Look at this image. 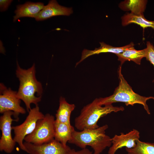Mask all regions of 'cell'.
Here are the masks:
<instances>
[{
	"label": "cell",
	"instance_id": "cell-1",
	"mask_svg": "<svg viewBox=\"0 0 154 154\" xmlns=\"http://www.w3.org/2000/svg\"><path fill=\"white\" fill-rule=\"evenodd\" d=\"M17 65L16 74L19 81L17 96L24 102L29 112L31 104L37 105L40 101L43 91L42 85L36 78L35 64L27 69L21 68L17 61Z\"/></svg>",
	"mask_w": 154,
	"mask_h": 154
},
{
	"label": "cell",
	"instance_id": "cell-2",
	"mask_svg": "<svg viewBox=\"0 0 154 154\" xmlns=\"http://www.w3.org/2000/svg\"><path fill=\"white\" fill-rule=\"evenodd\" d=\"M108 127V125L106 124L94 129H85L80 131L74 130L68 142L82 149L90 146L94 150L93 154H100L112 145L111 138L106 133Z\"/></svg>",
	"mask_w": 154,
	"mask_h": 154
},
{
	"label": "cell",
	"instance_id": "cell-3",
	"mask_svg": "<svg viewBox=\"0 0 154 154\" xmlns=\"http://www.w3.org/2000/svg\"><path fill=\"white\" fill-rule=\"evenodd\" d=\"M121 66L120 65L118 70L119 84L114 93L108 97L97 98L98 103L102 106L118 102L124 103L126 106H133L135 104H139L143 105L148 114H150L146 102L150 99L154 100V97L142 96L134 92L124 78L121 73Z\"/></svg>",
	"mask_w": 154,
	"mask_h": 154
},
{
	"label": "cell",
	"instance_id": "cell-4",
	"mask_svg": "<svg viewBox=\"0 0 154 154\" xmlns=\"http://www.w3.org/2000/svg\"><path fill=\"white\" fill-rule=\"evenodd\" d=\"M124 110L122 106H114L112 104L102 106L99 104L96 98L82 109L80 114L74 119L75 126L80 131L97 128L99 127L97 123L101 117L112 112Z\"/></svg>",
	"mask_w": 154,
	"mask_h": 154
},
{
	"label": "cell",
	"instance_id": "cell-5",
	"mask_svg": "<svg viewBox=\"0 0 154 154\" xmlns=\"http://www.w3.org/2000/svg\"><path fill=\"white\" fill-rule=\"evenodd\" d=\"M54 117L49 114L38 120L33 131L24 138L25 142L36 145L49 142L54 139Z\"/></svg>",
	"mask_w": 154,
	"mask_h": 154
},
{
	"label": "cell",
	"instance_id": "cell-6",
	"mask_svg": "<svg viewBox=\"0 0 154 154\" xmlns=\"http://www.w3.org/2000/svg\"><path fill=\"white\" fill-rule=\"evenodd\" d=\"M44 116L40 111L38 105H36L31 109L23 122L20 125L12 126L14 134L13 140L22 150L27 152L23 144L24 139L33 131L38 121L43 118Z\"/></svg>",
	"mask_w": 154,
	"mask_h": 154
},
{
	"label": "cell",
	"instance_id": "cell-7",
	"mask_svg": "<svg viewBox=\"0 0 154 154\" xmlns=\"http://www.w3.org/2000/svg\"><path fill=\"white\" fill-rule=\"evenodd\" d=\"M21 100L17 96V92L8 88L3 84H0V113L7 111L14 112L13 116L17 121L20 114H24L25 109L20 105Z\"/></svg>",
	"mask_w": 154,
	"mask_h": 154
},
{
	"label": "cell",
	"instance_id": "cell-8",
	"mask_svg": "<svg viewBox=\"0 0 154 154\" xmlns=\"http://www.w3.org/2000/svg\"><path fill=\"white\" fill-rule=\"evenodd\" d=\"M14 112L9 111L3 114L0 117V129L1 136L0 139V151L10 153L13 150L16 143L11 135V124L13 121H17L12 118Z\"/></svg>",
	"mask_w": 154,
	"mask_h": 154
},
{
	"label": "cell",
	"instance_id": "cell-9",
	"mask_svg": "<svg viewBox=\"0 0 154 154\" xmlns=\"http://www.w3.org/2000/svg\"><path fill=\"white\" fill-rule=\"evenodd\" d=\"M23 144L29 154H66L70 148L64 147L54 139L50 141L39 145L25 142Z\"/></svg>",
	"mask_w": 154,
	"mask_h": 154
},
{
	"label": "cell",
	"instance_id": "cell-10",
	"mask_svg": "<svg viewBox=\"0 0 154 154\" xmlns=\"http://www.w3.org/2000/svg\"><path fill=\"white\" fill-rule=\"evenodd\" d=\"M140 138V132L133 129L127 133H121L120 135H115L111 139L112 145L110 147L108 154H115L119 149L123 147L130 149L134 147L136 142Z\"/></svg>",
	"mask_w": 154,
	"mask_h": 154
},
{
	"label": "cell",
	"instance_id": "cell-11",
	"mask_svg": "<svg viewBox=\"0 0 154 154\" xmlns=\"http://www.w3.org/2000/svg\"><path fill=\"white\" fill-rule=\"evenodd\" d=\"M73 12L72 7L60 5L56 0H52L47 5L44 6L35 19L37 21H43L55 16H69Z\"/></svg>",
	"mask_w": 154,
	"mask_h": 154
},
{
	"label": "cell",
	"instance_id": "cell-12",
	"mask_svg": "<svg viewBox=\"0 0 154 154\" xmlns=\"http://www.w3.org/2000/svg\"><path fill=\"white\" fill-rule=\"evenodd\" d=\"M100 46L99 48H95L94 50L84 49L82 53L81 59L76 63V66H77L84 59L92 55L106 52L118 54L122 52L128 48L133 46L134 45L133 42H131L130 44L123 46L115 47L107 44L103 42H100Z\"/></svg>",
	"mask_w": 154,
	"mask_h": 154
},
{
	"label": "cell",
	"instance_id": "cell-13",
	"mask_svg": "<svg viewBox=\"0 0 154 154\" xmlns=\"http://www.w3.org/2000/svg\"><path fill=\"white\" fill-rule=\"evenodd\" d=\"M44 6L43 3L40 2H27L24 4L18 5L15 11V15L13 17V21L23 17L35 18Z\"/></svg>",
	"mask_w": 154,
	"mask_h": 154
},
{
	"label": "cell",
	"instance_id": "cell-14",
	"mask_svg": "<svg viewBox=\"0 0 154 154\" xmlns=\"http://www.w3.org/2000/svg\"><path fill=\"white\" fill-rule=\"evenodd\" d=\"M74 127L71 125L56 122L54 123V139L60 142L64 147L71 138Z\"/></svg>",
	"mask_w": 154,
	"mask_h": 154
},
{
	"label": "cell",
	"instance_id": "cell-15",
	"mask_svg": "<svg viewBox=\"0 0 154 154\" xmlns=\"http://www.w3.org/2000/svg\"><path fill=\"white\" fill-rule=\"evenodd\" d=\"M75 106L68 103L65 99L62 96L59 99V105L56 114L55 121L58 122L71 125L70 117Z\"/></svg>",
	"mask_w": 154,
	"mask_h": 154
},
{
	"label": "cell",
	"instance_id": "cell-16",
	"mask_svg": "<svg viewBox=\"0 0 154 154\" xmlns=\"http://www.w3.org/2000/svg\"><path fill=\"white\" fill-rule=\"evenodd\" d=\"M121 19V24L123 26L133 23L139 25L143 30L147 27L154 29V21L147 20L145 18L144 15L128 13L124 15Z\"/></svg>",
	"mask_w": 154,
	"mask_h": 154
},
{
	"label": "cell",
	"instance_id": "cell-17",
	"mask_svg": "<svg viewBox=\"0 0 154 154\" xmlns=\"http://www.w3.org/2000/svg\"><path fill=\"white\" fill-rule=\"evenodd\" d=\"M118 60L122 65L126 61H133L136 64H140L142 58L145 57V49L137 50L133 46L127 49L122 52L116 54Z\"/></svg>",
	"mask_w": 154,
	"mask_h": 154
},
{
	"label": "cell",
	"instance_id": "cell-18",
	"mask_svg": "<svg viewBox=\"0 0 154 154\" xmlns=\"http://www.w3.org/2000/svg\"><path fill=\"white\" fill-rule=\"evenodd\" d=\"M147 1L145 0H126L121 2L119 7L125 11L139 15H144Z\"/></svg>",
	"mask_w": 154,
	"mask_h": 154
},
{
	"label": "cell",
	"instance_id": "cell-19",
	"mask_svg": "<svg viewBox=\"0 0 154 154\" xmlns=\"http://www.w3.org/2000/svg\"><path fill=\"white\" fill-rule=\"evenodd\" d=\"M127 154H154V143L137 140L136 145L130 149L125 148Z\"/></svg>",
	"mask_w": 154,
	"mask_h": 154
},
{
	"label": "cell",
	"instance_id": "cell-20",
	"mask_svg": "<svg viewBox=\"0 0 154 154\" xmlns=\"http://www.w3.org/2000/svg\"><path fill=\"white\" fill-rule=\"evenodd\" d=\"M145 49V57L147 61L152 64L154 67V47L149 41H147Z\"/></svg>",
	"mask_w": 154,
	"mask_h": 154
},
{
	"label": "cell",
	"instance_id": "cell-21",
	"mask_svg": "<svg viewBox=\"0 0 154 154\" xmlns=\"http://www.w3.org/2000/svg\"><path fill=\"white\" fill-rule=\"evenodd\" d=\"M66 154H93V153L86 148L78 151H76L75 149L70 148Z\"/></svg>",
	"mask_w": 154,
	"mask_h": 154
},
{
	"label": "cell",
	"instance_id": "cell-22",
	"mask_svg": "<svg viewBox=\"0 0 154 154\" xmlns=\"http://www.w3.org/2000/svg\"><path fill=\"white\" fill-rule=\"evenodd\" d=\"M12 0H0V9L1 11L6 10L10 5Z\"/></svg>",
	"mask_w": 154,
	"mask_h": 154
}]
</instances>
